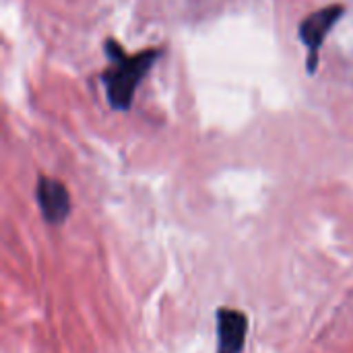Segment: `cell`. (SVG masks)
Segmentation results:
<instances>
[{"instance_id": "obj_3", "label": "cell", "mask_w": 353, "mask_h": 353, "mask_svg": "<svg viewBox=\"0 0 353 353\" xmlns=\"http://www.w3.org/2000/svg\"><path fill=\"white\" fill-rule=\"evenodd\" d=\"M35 194L41 215L48 223L60 225L70 215V194L62 182L54 178H39Z\"/></svg>"}, {"instance_id": "obj_2", "label": "cell", "mask_w": 353, "mask_h": 353, "mask_svg": "<svg viewBox=\"0 0 353 353\" xmlns=\"http://www.w3.org/2000/svg\"><path fill=\"white\" fill-rule=\"evenodd\" d=\"M341 14H343V6L341 4H333V6H327V8H321V10L308 14L302 21L300 37L310 48V60H308L310 70L316 68V54H319L323 41L327 39V33L333 29V25L339 21Z\"/></svg>"}, {"instance_id": "obj_4", "label": "cell", "mask_w": 353, "mask_h": 353, "mask_svg": "<svg viewBox=\"0 0 353 353\" xmlns=\"http://www.w3.org/2000/svg\"><path fill=\"white\" fill-rule=\"evenodd\" d=\"M248 319L234 308L217 310V353H242L246 345Z\"/></svg>"}, {"instance_id": "obj_1", "label": "cell", "mask_w": 353, "mask_h": 353, "mask_svg": "<svg viewBox=\"0 0 353 353\" xmlns=\"http://www.w3.org/2000/svg\"><path fill=\"white\" fill-rule=\"evenodd\" d=\"M108 56L112 58V66L103 72V83L108 89L110 103L116 110H128L139 83L151 70L153 62L159 58V52L145 50L141 54L126 56L120 43L108 41Z\"/></svg>"}]
</instances>
